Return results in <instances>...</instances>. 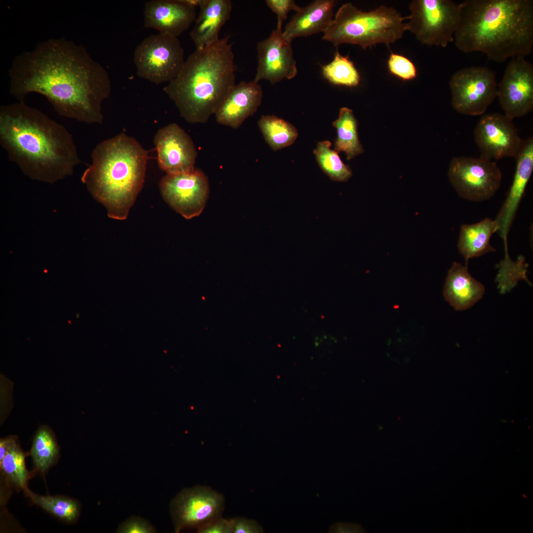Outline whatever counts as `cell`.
<instances>
[{
	"label": "cell",
	"mask_w": 533,
	"mask_h": 533,
	"mask_svg": "<svg viewBox=\"0 0 533 533\" xmlns=\"http://www.w3.org/2000/svg\"><path fill=\"white\" fill-rule=\"evenodd\" d=\"M196 18V8L184 0H152L144 6L145 28L177 38L189 28Z\"/></svg>",
	"instance_id": "18"
},
{
	"label": "cell",
	"mask_w": 533,
	"mask_h": 533,
	"mask_svg": "<svg viewBox=\"0 0 533 533\" xmlns=\"http://www.w3.org/2000/svg\"><path fill=\"white\" fill-rule=\"evenodd\" d=\"M161 194L169 205L187 219L199 216L209 193L207 177L200 170L167 174L159 184Z\"/></svg>",
	"instance_id": "12"
},
{
	"label": "cell",
	"mask_w": 533,
	"mask_h": 533,
	"mask_svg": "<svg viewBox=\"0 0 533 533\" xmlns=\"http://www.w3.org/2000/svg\"><path fill=\"white\" fill-rule=\"evenodd\" d=\"M323 76L331 83L340 86L355 87L360 83V74L348 56H344L338 50L333 60L322 66Z\"/></svg>",
	"instance_id": "27"
},
{
	"label": "cell",
	"mask_w": 533,
	"mask_h": 533,
	"mask_svg": "<svg viewBox=\"0 0 533 533\" xmlns=\"http://www.w3.org/2000/svg\"><path fill=\"white\" fill-rule=\"evenodd\" d=\"M225 504L224 495L210 487L183 489L170 503L175 532L187 527L197 528L221 516Z\"/></svg>",
	"instance_id": "11"
},
{
	"label": "cell",
	"mask_w": 533,
	"mask_h": 533,
	"mask_svg": "<svg viewBox=\"0 0 533 533\" xmlns=\"http://www.w3.org/2000/svg\"><path fill=\"white\" fill-rule=\"evenodd\" d=\"M515 159L516 169L511 186L495 220L504 246H507L508 234L533 171V137L523 141Z\"/></svg>",
	"instance_id": "17"
},
{
	"label": "cell",
	"mask_w": 533,
	"mask_h": 533,
	"mask_svg": "<svg viewBox=\"0 0 533 533\" xmlns=\"http://www.w3.org/2000/svg\"><path fill=\"white\" fill-rule=\"evenodd\" d=\"M497 231L495 220L490 218L474 224H463L460 229L457 247L467 266L470 259L480 257L496 249L490 243L492 235Z\"/></svg>",
	"instance_id": "23"
},
{
	"label": "cell",
	"mask_w": 533,
	"mask_h": 533,
	"mask_svg": "<svg viewBox=\"0 0 533 533\" xmlns=\"http://www.w3.org/2000/svg\"><path fill=\"white\" fill-rule=\"evenodd\" d=\"M448 176L460 197L475 202L493 197L500 187L502 179L496 163L480 156L453 157L449 164Z\"/></svg>",
	"instance_id": "9"
},
{
	"label": "cell",
	"mask_w": 533,
	"mask_h": 533,
	"mask_svg": "<svg viewBox=\"0 0 533 533\" xmlns=\"http://www.w3.org/2000/svg\"><path fill=\"white\" fill-rule=\"evenodd\" d=\"M24 491L34 503L65 522L73 523L79 516L80 505L75 499L64 496L41 495L28 488Z\"/></svg>",
	"instance_id": "26"
},
{
	"label": "cell",
	"mask_w": 533,
	"mask_h": 533,
	"mask_svg": "<svg viewBox=\"0 0 533 533\" xmlns=\"http://www.w3.org/2000/svg\"><path fill=\"white\" fill-rule=\"evenodd\" d=\"M484 292V286L471 275L467 266L453 263L446 279L443 294L456 310L470 308L481 299Z\"/></svg>",
	"instance_id": "21"
},
{
	"label": "cell",
	"mask_w": 533,
	"mask_h": 533,
	"mask_svg": "<svg viewBox=\"0 0 533 533\" xmlns=\"http://www.w3.org/2000/svg\"><path fill=\"white\" fill-rule=\"evenodd\" d=\"M337 528V530H334V531H339L340 532H361L363 531L362 527L359 525L355 524H339L338 526L336 525L335 527Z\"/></svg>",
	"instance_id": "36"
},
{
	"label": "cell",
	"mask_w": 533,
	"mask_h": 533,
	"mask_svg": "<svg viewBox=\"0 0 533 533\" xmlns=\"http://www.w3.org/2000/svg\"><path fill=\"white\" fill-rule=\"evenodd\" d=\"M199 8L190 33L196 49L203 48L220 38V31L229 19L232 2L230 0H206Z\"/></svg>",
	"instance_id": "22"
},
{
	"label": "cell",
	"mask_w": 533,
	"mask_h": 533,
	"mask_svg": "<svg viewBox=\"0 0 533 533\" xmlns=\"http://www.w3.org/2000/svg\"><path fill=\"white\" fill-rule=\"evenodd\" d=\"M333 0H316L296 12L286 25L283 36L291 42L298 37H307L319 32H325L333 20Z\"/></svg>",
	"instance_id": "20"
},
{
	"label": "cell",
	"mask_w": 533,
	"mask_h": 533,
	"mask_svg": "<svg viewBox=\"0 0 533 533\" xmlns=\"http://www.w3.org/2000/svg\"><path fill=\"white\" fill-rule=\"evenodd\" d=\"M449 86L452 106L464 115L484 114L496 97L495 75L485 67L471 66L457 71L451 76Z\"/></svg>",
	"instance_id": "10"
},
{
	"label": "cell",
	"mask_w": 533,
	"mask_h": 533,
	"mask_svg": "<svg viewBox=\"0 0 533 533\" xmlns=\"http://www.w3.org/2000/svg\"><path fill=\"white\" fill-rule=\"evenodd\" d=\"M12 437H8L5 439H1L0 441V460L5 456L7 452Z\"/></svg>",
	"instance_id": "37"
},
{
	"label": "cell",
	"mask_w": 533,
	"mask_h": 533,
	"mask_svg": "<svg viewBox=\"0 0 533 533\" xmlns=\"http://www.w3.org/2000/svg\"><path fill=\"white\" fill-rule=\"evenodd\" d=\"M333 125L337 132L334 150L338 152H345L347 160L363 152L358 139L357 120L351 110L346 107L341 108L338 117Z\"/></svg>",
	"instance_id": "24"
},
{
	"label": "cell",
	"mask_w": 533,
	"mask_h": 533,
	"mask_svg": "<svg viewBox=\"0 0 533 533\" xmlns=\"http://www.w3.org/2000/svg\"><path fill=\"white\" fill-rule=\"evenodd\" d=\"M199 533H232L230 519L221 516L214 519L197 528Z\"/></svg>",
	"instance_id": "34"
},
{
	"label": "cell",
	"mask_w": 533,
	"mask_h": 533,
	"mask_svg": "<svg viewBox=\"0 0 533 533\" xmlns=\"http://www.w3.org/2000/svg\"><path fill=\"white\" fill-rule=\"evenodd\" d=\"M91 158L81 181L109 217L126 219L145 181L148 152L122 133L97 144Z\"/></svg>",
	"instance_id": "5"
},
{
	"label": "cell",
	"mask_w": 533,
	"mask_h": 533,
	"mask_svg": "<svg viewBox=\"0 0 533 533\" xmlns=\"http://www.w3.org/2000/svg\"><path fill=\"white\" fill-rule=\"evenodd\" d=\"M30 453L36 468L41 473H45L52 465L58 456L59 450L54 437L48 429L42 427L38 430Z\"/></svg>",
	"instance_id": "29"
},
{
	"label": "cell",
	"mask_w": 533,
	"mask_h": 533,
	"mask_svg": "<svg viewBox=\"0 0 533 533\" xmlns=\"http://www.w3.org/2000/svg\"><path fill=\"white\" fill-rule=\"evenodd\" d=\"M496 97L509 119L523 117L533 110V65L524 57L512 58L507 65Z\"/></svg>",
	"instance_id": "13"
},
{
	"label": "cell",
	"mask_w": 533,
	"mask_h": 533,
	"mask_svg": "<svg viewBox=\"0 0 533 533\" xmlns=\"http://www.w3.org/2000/svg\"><path fill=\"white\" fill-rule=\"evenodd\" d=\"M474 134L480 157L493 161L505 157L515 158L523 142L512 120L497 113L484 114L477 122Z\"/></svg>",
	"instance_id": "14"
},
{
	"label": "cell",
	"mask_w": 533,
	"mask_h": 533,
	"mask_svg": "<svg viewBox=\"0 0 533 533\" xmlns=\"http://www.w3.org/2000/svg\"><path fill=\"white\" fill-rule=\"evenodd\" d=\"M133 61L140 77L156 84L169 82L183 66L184 50L177 37L159 33L136 46Z\"/></svg>",
	"instance_id": "8"
},
{
	"label": "cell",
	"mask_w": 533,
	"mask_h": 533,
	"mask_svg": "<svg viewBox=\"0 0 533 533\" xmlns=\"http://www.w3.org/2000/svg\"><path fill=\"white\" fill-rule=\"evenodd\" d=\"M389 72L404 80L414 79L417 76V70L413 62L407 57L391 52L387 62Z\"/></svg>",
	"instance_id": "31"
},
{
	"label": "cell",
	"mask_w": 533,
	"mask_h": 533,
	"mask_svg": "<svg viewBox=\"0 0 533 533\" xmlns=\"http://www.w3.org/2000/svg\"><path fill=\"white\" fill-rule=\"evenodd\" d=\"M25 456L16 440L12 438L4 457L0 460L2 473L19 488H27L28 472L25 463Z\"/></svg>",
	"instance_id": "30"
},
{
	"label": "cell",
	"mask_w": 533,
	"mask_h": 533,
	"mask_svg": "<svg viewBox=\"0 0 533 533\" xmlns=\"http://www.w3.org/2000/svg\"><path fill=\"white\" fill-rule=\"evenodd\" d=\"M409 9L407 31L421 43L446 47L454 42L460 17L459 4L451 0H414Z\"/></svg>",
	"instance_id": "7"
},
{
	"label": "cell",
	"mask_w": 533,
	"mask_h": 533,
	"mask_svg": "<svg viewBox=\"0 0 533 533\" xmlns=\"http://www.w3.org/2000/svg\"><path fill=\"white\" fill-rule=\"evenodd\" d=\"M8 75L9 93L19 102L37 93L60 116L102 123V104L111 93L110 78L82 44L65 38L41 41L16 55Z\"/></svg>",
	"instance_id": "1"
},
{
	"label": "cell",
	"mask_w": 533,
	"mask_h": 533,
	"mask_svg": "<svg viewBox=\"0 0 533 533\" xmlns=\"http://www.w3.org/2000/svg\"><path fill=\"white\" fill-rule=\"evenodd\" d=\"M282 24L270 35L257 43L258 64L254 81L262 79L274 84L283 79H292L297 74L296 62L293 56L290 42L284 38Z\"/></svg>",
	"instance_id": "15"
},
{
	"label": "cell",
	"mask_w": 533,
	"mask_h": 533,
	"mask_svg": "<svg viewBox=\"0 0 533 533\" xmlns=\"http://www.w3.org/2000/svg\"><path fill=\"white\" fill-rule=\"evenodd\" d=\"M262 97V88L254 80L235 84L215 113L216 121L232 128H238L257 111Z\"/></svg>",
	"instance_id": "19"
},
{
	"label": "cell",
	"mask_w": 533,
	"mask_h": 533,
	"mask_svg": "<svg viewBox=\"0 0 533 533\" xmlns=\"http://www.w3.org/2000/svg\"><path fill=\"white\" fill-rule=\"evenodd\" d=\"M405 20L391 7L381 5L366 12L346 3L339 8L322 38L336 46L350 43L366 49L379 43L389 45L407 31Z\"/></svg>",
	"instance_id": "6"
},
{
	"label": "cell",
	"mask_w": 533,
	"mask_h": 533,
	"mask_svg": "<svg viewBox=\"0 0 533 533\" xmlns=\"http://www.w3.org/2000/svg\"><path fill=\"white\" fill-rule=\"evenodd\" d=\"M0 144L25 175L48 183L71 175L81 162L68 130L24 102L0 106Z\"/></svg>",
	"instance_id": "2"
},
{
	"label": "cell",
	"mask_w": 533,
	"mask_h": 533,
	"mask_svg": "<svg viewBox=\"0 0 533 533\" xmlns=\"http://www.w3.org/2000/svg\"><path fill=\"white\" fill-rule=\"evenodd\" d=\"M267 6L274 12L277 17V23H283L286 19L288 14L291 10L296 12L300 6L296 4L292 0H266Z\"/></svg>",
	"instance_id": "33"
},
{
	"label": "cell",
	"mask_w": 533,
	"mask_h": 533,
	"mask_svg": "<svg viewBox=\"0 0 533 533\" xmlns=\"http://www.w3.org/2000/svg\"><path fill=\"white\" fill-rule=\"evenodd\" d=\"M229 36L192 53L178 75L163 88L180 115L191 123L206 122L235 85Z\"/></svg>",
	"instance_id": "4"
},
{
	"label": "cell",
	"mask_w": 533,
	"mask_h": 533,
	"mask_svg": "<svg viewBox=\"0 0 533 533\" xmlns=\"http://www.w3.org/2000/svg\"><path fill=\"white\" fill-rule=\"evenodd\" d=\"M258 123L266 141L274 151L291 145L298 136L295 126L274 115H263Z\"/></svg>",
	"instance_id": "25"
},
{
	"label": "cell",
	"mask_w": 533,
	"mask_h": 533,
	"mask_svg": "<svg viewBox=\"0 0 533 533\" xmlns=\"http://www.w3.org/2000/svg\"><path fill=\"white\" fill-rule=\"evenodd\" d=\"M459 4L456 47L491 60L526 57L533 46V0H465Z\"/></svg>",
	"instance_id": "3"
},
{
	"label": "cell",
	"mask_w": 533,
	"mask_h": 533,
	"mask_svg": "<svg viewBox=\"0 0 533 533\" xmlns=\"http://www.w3.org/2000/svg\"><path fill=\"white\" fill-rule=\"evenodd\" d=\"M232 533H264L263 528L255 521L243 517L230 519Z\"/></svg>",
	"instance_id": "35"
},
{
	"label": "cell",
	"mask_w": 533,
	"mask_h": 533,
	"mask_svg": "<svg viewBox=\"0 0 533 533\" xmlns=\"http://www.w3.org/2000/svg\"><path fill=\"white\" fill-rule=\"evenodd\" d=\"M329 141L319 142L314 150L316 159L323 171L333 181L345 182L352 176L349 167L340 158L338 152L331 148Z\"/></svg>",
	"instance_id": "28"
},
{
	"label": "cell",
	"mask_w": 533,
	"mask_h": 533,
	"mask_svg": "<svg viewBox=\"0 0 533 533\" xmlns=\"http://www.w3.org/2000/svg\"><path fill=\"white\" fill-rule=\"evenodd\" d=\"M155 530L147 521L132 516L120 525L117 530L119 533H152Z\"/></svg>",
	"instance_id": "32"
},
{
	"label": "cell",
	"mask_w": 533,
	"mask_h": 533,
	"mask_svg": "<svg viewBox=\"0 0 533 533\" xmlns=\"http://www.w3.org/2000/svg\"><path fill=\"white\" fill-rule=\"evenodd\" d=\"M154 144L160 168L167 174L193 170L197 155L190 136L178 124L173 123L159 129Z\"/></svg>",
	"instance_id": "16"
}]
</instances>
